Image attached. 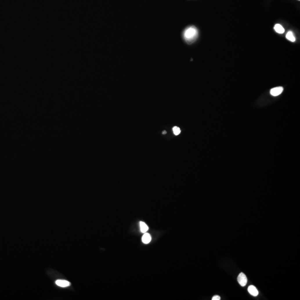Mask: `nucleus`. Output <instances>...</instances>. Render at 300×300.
<instances>
[{"label": "nucleus", "instance_id": "obj_1", "mask_svg": "<svg viewBox=\"0 0 300 300\" xmlns=\"http://www.w3.org/2000/svg\"><path fill=\"white\" fill-rule=\"evenodd\" d=\"M198 31L196 27L191 26L186 28L183 32V37L188 43H192L197 39Z\"/></svg>", "mask_w": 300, "mask_h": 300}, {"label": "nucleus", "instance_id": "obj_2", "mask_svg": "<svg viewBox=\"0 0 300 300\" xmlns=\"http://www.w3.org/2000/svg\"><path fill=\"white\" fill-rule=\"evenodd\" d=\"M237 281L241 286H245L247 284V279L246 277V276L243 273H240L238 276Z\"/></svg>", "mask_w": 300, "mask_h": 300}, {"label": "nucleus", "instance_id": "obj_3", "mask_svg": "<svg viewBox=\"0 0 300 300\" xmlns=\"http://www.w3.org/2000/svg\"><path fill=\"white\" fill-rule=\"evenodd\" d=\"M283 88L282 87H274L270 90V93L273 96H277L280 95L282 92Z\"/></svg>", "mask_w": 300, "mask_h": 300}, {"label": "nucleus", "instance_id": "obj_4", "mask_svg": "<svg viewBox=\"0 0 300 300\" xmlns=\"http://www.w3.org/2000/svg\"><path fill=\"white\" fill-rule=\"evenodd\" d=\"M56 284L60 287H66L70 285V282L64 280H58L56 281Z\"/></svg>", "mask_w": 300, "mask_h": 300}, {"label": "nucleus", "instance_id": "obj_5", "mask_svg": "<svg viewBox=\"0 0 300 300\" xmlns=\"http://www.w3.org/2000/svg\"><path fill=\"white\" fill-rule=\"evenodd\" d=\"M248 291L250 294L254 297L257 296L259 294V291L253 285H251L248 287Z\"/></svg>", "mask_w": 300, "mask_h": 300}, {"label": "nucleus", "instance_id": "obj_6", "mask_svg": "<svg viewBox=\"0 0 300 300\" xmlns=\"http://www.w3.org/2000/svg\"><path fill=\"white\" fill-rule=\"evenodd\" d=\"M274 30L276 32L282 34L285 32L284 28L280 24H276L274 26Z\"/></svg>", "mask_w": 300, "mask_h": 300}, {"label": "nucleus", "instance_id": "obj_7", "mask_svg": "<svg viewBox=\"0 0 300 300\" xmlns=\"http://www.w3.org/2000/svg\"><path fill=\"white\" fill-rule=\"evenodd\" d=\"M142 242H144V243H145V244H147V243H150L151 240V237L150 234L145 232V234L142 236Z\"/></svg>", "mask_w": 300, "mask_h": 300}, {"label": "nucleus", "instance_id": "obj_8", "mask_svg": "<svg viewBox=\"0 0 300 300\" xmlns=\"http://www.w3.org/2000/svg\"><path fill=\"white\" fill-rule=\"evenodd\" d=\"M286 39H288L289 41H290L291 42H294L295 40H296V39H295V37L294 36V33H293L292 31H288L287 32V34H286Z\"/></svg>", "mask_w": 300, "mask_h": 300}, {"label": "nucleus", "instance_id": "obj_9", "mask_svg": "<svg viewBox=\"0 0 300 300\" xmlns=\"http://www.w3.org/2000/svg\"><path fill=\"white\" fill-rule=\"evenodd\" d=\"M140 228H141V232L143 233L146 232L149 229V227L144 222H140Z\"/></svg>", "mask_w": 300, "mask_h": 300}, {"label": "nucleus", "instance_id": "obj_10", "mask_svg": "<svg viewBox=\"0 0 300 300\" xmlns=\"http://www.w3.org/2000/svg\"><path fill=\"white\" fill-rule=\"evenodd\" d=\"M173 131L175 135H178L181 132V130H180V128L178 127H176V126L173 128Z\"/></svg>", "mask_w": 300, "mask_h": 300}, {"label": "nucleus", "instance_id": "obj_11", "mask_svg": "<svg viewBox=\"0 0 300 300\" xmlns=\"http://www.w3.org/2000/svg\"><path fill=\"white\" fill-rule=\"evenodd\" d=\"M212 300H220V297L218 295H216L215 296H214L212 299Z\"/></svg>", "mask_w": 300, "mask_h": 300}, {"label": "nucleus", "instance_id": "obj_12", "mask_svg": "<svg viewBox=\"0 0 300 300\" xmlns=\"http://www.w3.org/2000/svg\"><path fill=\"white\" fill-rule=\"evenodd\" d=\"M162 133H163V134H166V131H163V132H162Z\"/></svg>", "mask_w": 300, "mask_h": 300}, {"label": "nucleus", "instance_id": "obj_13", "mask_svg": "<svg viewBox=\"0 0 300 300\" xmlns=\"http://www.w3.org/2000/svg\"><path fill=\"white\" fill-rule=\"evenodd\" d=\"M299 1H300V0H299Z\"/></svg>", "mask_w": 300, "mask_h": 300}]
</instances>
